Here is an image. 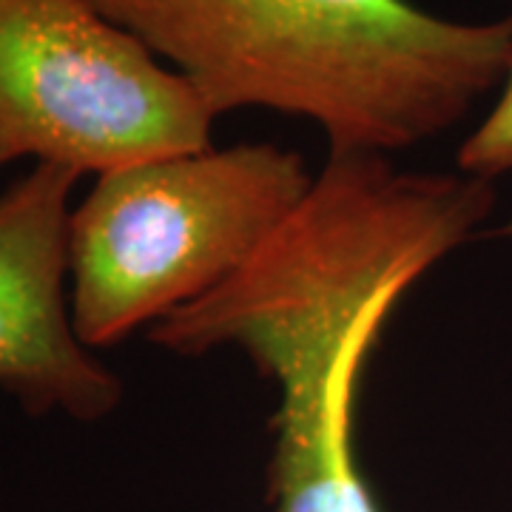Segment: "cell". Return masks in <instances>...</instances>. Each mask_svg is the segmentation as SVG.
<instances>
[{
    "label": "cell",
    "mask_w": 512,
    "mask_h": 512,
    "mask_svg": "<svg viewBox=\"0 0 512 512\" xmlns=\"http://www.w3.org/2000/svg\"><path fill=\"white\" fill-rule=\"evenodd\" d=\"M220 120H308L328 154L390 157L456 128L501 89L512 12L453 20L419 0H92Z\"/></svg>",
    "instance_id": "cell-1"
},
{
    "label": "cell",
    "mask_w": 512,
    "mask_h": 512,
    "mask_svg": "<svg viewBox=\"0 0 512 512\" xmlns=\"http://www.w3.org/2000/svg\"><path fill=\"white\" fill-rule=\"evenodd\" d=\"M302 154L274 143L208 146L94 177L69 220V308L86 348L217 291L313 188Z\"/></svg>",
    "instance_id": "cell-2"
},
{
    "label": "cell",
    "mask_w": 512,
    "mask_h": 512,
    "mask_svg": "<svg viewBox=\"0 0 512 512\" xmlns=\"http://www.w3.org/2000/svg\"><path fill=\"white\" fill-rule=\"evenodd\" d=\"M214 111L92 0H0V143L103 174L214 146Z\"/></svg>",
    "instance_id": "cell-3"
},
{
    "label": "cell",
    "mask_w": 512,
    "mask_h": 512,
    "mask_svg": "<svg viewBox=\"0 0 512 512\" xmlns=\"http://www.w3.org/2000/svg\"><path fill=\"white\" fill-rule=\"evenodd\" d=\"M83 174L32 163L0 194V390L32 419L92 424L123 404V382L83 345L69 308L72 191Z\"/></svg>",
    "instance_id": "cell-4"
},
{
    "label": "cell",
    "mask_w": 512,
    "mask_h": 512,
    "mask_svg": "<svg viewBox=\"0 0 512 512\" xmlns=\"http://www.w3.org/2000/svg\"><path fill=\"white\" fill-rule=\"evenodd\" d=\"M461 174L490 180L512 174V66L501 89L495 92L493 106L478 120V126L461 140L456 151Z\"/></svg>",
    "instance_id": "cell-5"
},
{
    "label": "cell",
    "mask_w": 512,
    "mask_h": 512,
    "mask_svg": "<svg viewBox=\"0 0 512 512\" xmlns=\"http://www.w3.org/2000/svg\"><path fill=\"white\" fill-rule=\"evenodd\" d=\"M6 163H15V160H12V154L6 151V146L0 143V168H3V165H6Z\"/></svg>",
    "instance_id": "cell-6"
}]
</instances>
